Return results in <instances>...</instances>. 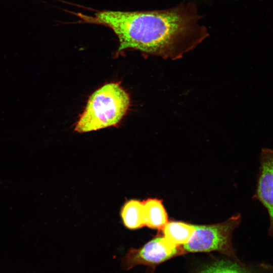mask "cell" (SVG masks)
I'll return each instance as SVG.
<instances>
[{
	"label": "cell",
	"mask_w": 273,
	"mask_h": 273,
	"mask_svg": "<svg viewBox=\"0 0 273 273\" xmlns=\"http://www.w3.org/2000/svg\"><path fill=\"white\" fill-rule=\"evenodd\" d=\"M143 202L145 225L151 229L162 230L168 222L167 214L162 200L149 198Z\"/></svg>",
	"instance_id": "8992f818"
},
{
	"label": "cell",
	"mask_w": 273,
	"mask_h": 273,
	"mask_svg": "<svg viewBox=\"0 0 273 273\" xmlns=\"http://www.w3.org/2000/svg\"><path fill=\"white\" fill-rule=\"evenodd\" d=\"M129 95L117 82L104 84L89 97L74 130L83 133L117 125L127 113Z\"/></svg>",
	"instance_id": "7a4b0ae2"
},
{
	"label": "cell",
	"mask_w": 273,
	"mask_h": 273,
	"mask_svg": "<svg viewBox=\"0 0 273 273\" xmlns=\"http://www.w3.org/2000/svg\"><path fill=\"white\" fill-rule=\"evenodd\" d=\"M78 17L84 22L111 29L118 39L119 51L134 49L165 59L181 58L208 35L196 6L192 3L164 10H105Z\"/></svg>",
	"instance_id": "6da1fadb"
},
{
	"label": "cell",
	"mask_w": 273,
	"mask_h": 273,
	"mask_svg": "<svg viewBox=\"0 0 273 273\" xmlns=\"http://www.w3.org/2000/svg\"><path fill=\"white\" fill-rule=\"evenodd\" d=\"M186 253L183 246H178L164 236H157L138 249L131 248L122 259V267L127 270L139 265L154 269L158 265Z\"/></svg>",
	"instance_id": "277c9868"
},
{
	"label": "cell",
	"mask_w": 273,
	"mask_h": 273,
	"mask_svg": "<svg viewBox=\"0 0 273 273\" xmlns=\"http://www.w3.org/2000/svg\"><path fill=\"white\" fill-rule=\"evenodd\" d=\"M197 273H261L245 266L239 260H220L203 267Z\"/></svg>",
	"instance_id": "9c48e42d"
},
{
	"label": "cell",
	"mask_w": 273,
	"mask_h": 273,
	"mask_svg": "<svg viewBox=\"0 0 273 273\" xmlns=\"http://www.w3.org/2000/svg\"><path fill=\"white\" fill-rule=\"evenodd\" d=\"M241 221L240 214L222 222L209 225H195L190 240L183 245L186 253L216 251L239 260L232 242V233Z\"/></svg>",
	"instance_id": "3957f363"
},
{
	"label": "cell",
	"mask_w": 273,
	"mask_h": 273,
	"mask_svg": "<svg viewBox=\"0 0 273 273\" xmlns=\"http://www.w3.org/2000/svg\"><path fill=\"white\" fill-rule=\"evenodd\" d=\"M260 166L253 198L267 210L268 235L273 237V149L263 148L259 157Z\"/></svg>",
	"instance_id": "5b68a950"
},
{
	"label": "cell",
	"mask_w": 273,
	"mask_h": 273,
	"mask_svg": "<svg viewBox=\"0 0 273 273\" xmlns=\"http://www.w3.org/2000/svg\"><path fill=\"white\" fill-rule=\"evenodd\" d=\"M121 217L125 226L134 230L145 226L143 202L130 200L123 206Z\"/></svg>",
	"instance_id": "ba28073f"
},
{
	"label": "cell",
	"mask_w": 273,
	"mask_h": 273,
	"mask_svg": "<svg viewBox=\"0 0 273 273\" xmlns=\"http://www.w3.org/2000/svg\"><path fill=\"white\" fill-rule=\"evenodd\" d=\"M164 237L178 246H183L190 240L195 231V225L183 222H167L162 229Z\"/></svg>",
	"instance_id": "52a82bcc"
}]
</instances>
